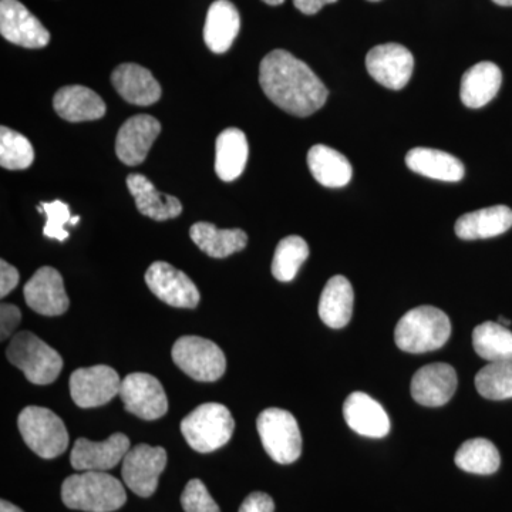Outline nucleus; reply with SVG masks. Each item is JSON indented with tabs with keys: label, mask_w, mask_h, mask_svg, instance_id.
<instances>
[{
	"label": "nucleus",
	"mask_w": 512,
	"mask_h": 512,
	"mask_svg": "<svg viewBox=\"0 0 512 512\" xmlns=\"http://www.w3.org/2000/svg\"><path fill=\"white\" fill-rule=\"evenodd\" d=\"M308 256L309 247L305 239L298 235L282 239L276 247L274 261H272V275L279 282L293 281Z\"/></svg>",
	"instance_id": "473e14b6"
},
{
	"label": "nucleus",
	"mask_w": 512,
	"mask_h": 512,
	"mask_svg": "<svg viewBox=\"0 0 512 512\" xmlns=\"http://www.w3.org/2000/svg\"><path fill=\"white\" fill-rule=\"evenodd\" d=\"M498 323H501V325L505 326V328H508V326L511 325V320L501 316L500 320H498Z\"/></svg>",
	"instance_id": "a18cd8bd"
},
{
	"label": "nucleus",
	"mask_w": 512,
	"mask_h": 512,
	"mask_svg": "<svg viewBox=\"0 0 512 512\" xmlns=\"http://www.w3.org/2000/svg\"><path fill=\"white\" fill-rule=\"evenodd\" d=\"M234 430V417L220 403L201 404L181 421L185 441L202 454L224 447L231 440Z\"/></svg>",
	"instance_id": "20e7f679"
},
{
	"label": "nucleus",
	"mask_w": 512,
	"mask_h": 512,
	"mask_svg": "<svg viewBox=\"0 0 512 512\" xmlns=\"http://www.w3.org/2000/svg\"><path fill=\"white\" fill-rule=\"evenodd\" d=\"M275 503L272 497L268 494L256 491V493L249 494L242 503L239 512H274Z\"/></svg>",
	"instance_id": "58836bf2"
},
{
	"label": "nucleus",
	"mask_w": 512,
	"mask_h": 512,
	"mask_svg": "<svg viewBox=\"0 0 512 512\" xmlns=\"http://www.w3.org/2000/svg\"><path fill=\"white\" fill-rule=\"evenodd\" d=\"M456 466L466 473L478 476H490L500 468L501 457L497 447L490 440L473 439L461 444L458 448Z\"/></svg>",
	"instance_id": "2f4dec72"
},
{
	"label": "nucleus",
	"mask_w": 512,
	"mask_h": 512,
	"mask_svg": "<svg viewBox=\"0 0 512 512\" xmlns=\"http://www.w3.org/2000/svg\"><path fill=\"white\" fill-rule=\"evenodd\" d=\"M25 299L30 309L43 316L63 315L70 305L62 275L52 266L37 269L25 286Z\"/></svg>",
	"instance_id": "dca6fc26"
},
{
	"label": "nucleus",
	"mask_w": 512,
	"mask_h": 512,
	"mask_svg": "<svg viewBox=\"0 0 512 512\" xmlns=\"http://www.w3.org/2000/svg\"><path fill=\"white\" fill-rule=\"evenodd\" d=\"M190 237L202 252L215 259L228 258L242 251L248 244L247 232L242 229H220L210 222L192 225Z\"/></svg>",
	"instance_id": "cd10ccee"
},
{
	"label": "nucleus",
	"mask_w": 512,
	"mask_h": 512,
	"mask_svg": "<svg viewBox=\"0 0 512 512\" xmlns=\"http://www.w3.org/2000/svg\"><path fill=\"white\" fill-rule=\"evenodd\" d=\"M119 396L127 412L143 420H158L168 412L163 384L147 373H131L124 377Z\"/></svg>",
	"instance_id": "9d476101"
},
{
	"label": "nucleus",
	"mask_w": 512,
	"mask_h": 512,
	"mask_svg": "<svg viewBox=\"0 0 512 512\" xmlns=\"http://www.w3.org/2000/svg\"><path fill=\"white\" fill-rule=\"evenodd\" d=\"M458 384L454 367L447 363H431L417 370L412 380V396L426 407H440L450 402Z\"/></svg>",
	"instance_id": "a211bd4d"
},
{
	"label": "nucleus",
	"mask_w": 512,
	"mask_h": 512,
	"mask_svg": "<svg viewBox=\"0 0 512 512\" xmlns=\"http://www.w3.org/2000/svg\"><path fill=\"white\" fill-rule=\"evenodd\" d=\"M503 83V73L495 63L481 62L464 73L460 97L468 109H481L497 96Z\"/></svg>",
	"instance_id": "b1692460"
},
{
	"label": "nucleus",
	"mask_w": 512,
	"mask_h": 512,
	"mask_svg": "<svg viewBox=\"0 0 512 512\" xmlns=\"http://www.w3.org/2000/svg\"><path fill=\"white\" fill-rule=\"evenodd\" d=\"M248 140L239 128L222 131L215 143V173L225 183L237 180L248 161Z\"/></svg>",
	"instance_id": "bb28decb"
},
{
	"label": "nucleus",
	"mask_w": 512,
	"mask_h": 512,
	"mask_svg": "<svg viewBox=\"0 0 512 512\" xmlns=\"http://www.w3.org/2000/svg\"><path fill=\"white\" fill-rule=\"evenodd\" d=\"M493 2L500 6H512V0H493Z\"/></svg>",
	"instance_id": "c03bdc74"
},
{
	"label": "nucleus",
	"mask_w": 512,
	"mask_h": 512,
	"mask_svg": "<svg viewBox=\"0 0 512 512\" xmlns=\"http://www.w3.org/2000/svg\"><path fill=\"white\" fill-rule=\"evenodd\" d=\"M131 444L126 434L114 433L104 441L79 439L74 443L70 463L77 471H107L124 460Z\"/></svg>",
	"instance_id": "2eb2a0df"
},
{
	"label": "nucleus",
	"mask_w": 512,
	"mask_h": 512,
	"mask_svg": "<svg viewBox=\"0 0 512 512\" xmlns=\"http://www.w3.org/2000/svg\"><path fill=\"white\" fill-rule=\"evenodd\" d=\"M79 221H80V217H79V215H77V217H74V218H72V220H70V224L76 225L77 222H79Z\"/></svg>",
	"instance_id": "49530a36"
},
{
	"label": "nucleus",
	"mask_w": 512,
	"mask_h": 512,
	"mask_svg": "<svg viewBox=\"0 0 512 512\" xmlns=\"http://www.w3.org/2000/svg\"><path fill=\"white\" fill-rule=\"evenodd\" d=\"M259 84L272 103L296 117L312 116L325 106L329 96L308 64L281 49L262 59Z\"/></svg>",
	"instance_id": "f257e3e1"
},
{
	"label": "nucleus",
	"mask_w": 512,
	"mask_h": 512,
	"mask_svg": "<svg viewBox=\"0 0 512 512\" xmlns=\"http://www.w3.org/2000/svg\"><path fill=\"white\" fill-rule=\"evenodd\" d=\"M119 373L109 366L82 367L70 376V394L80 409H93L111 402L120 393Z\"/></svg>",
	"instance_id": "9b49d317"
},
{
	"label": "nucleus",
	"mask_w": 512,
	"mask_h": 512,
	"mask_svg": "<svg viewBox=\"0 0 512 512\" xmlns=\"http://www.w3.org/2000/svg\"><path fill=\"white\" fill-rule=\"evenodd\" d=\"M127 187L136 200L137 210L151 220H174L183 212V204L177 197L158 191L144 175H128Z\"/></svg>",
	"instance_id": "412c9836"
},
{
	"label": "nucleus",
	"mask_w": 512,
	"mask_h": 512,
	"mask_svg": "<svg viewBox=\"0 0 512 512\" xmlns=\"http://www.w3.org/2000/svg\"><path fill=\"white\" fill-rule=\"evenodd\" d=\"M262 2H265L266 5L269 6H279L282 5V3L285 2V0H262Z\"/></svg>",
	"instance_id": "37998d69"
},
{
	"label": "nucleus",
	"mask_w": 512,
	"mask_h": 512,
	"mask_svg": "<svg viewBox=\"0 0 512 512\" xmlns=\"http://www.w3.org/2000/svg\"><path fill=\"white\" fill-rule=\"evenodd\" d=\"M40 212H45L47 221L45 228H43V234L45 237L50 239H57V241L63 242L69 238V232L64 229V225L72 220L70 217V208L66 202L63 201H52L42 202L37 207Z\"/></svg>",
	"instance_id": "c9c22d12"
},
{
	"label": "nucleus",
	"mask_w": 512,
	"mask_h": 512,
	"mask_svg": "<svg viewBox=\"0 0 512 512\" xmlns=\"http://www.w3.org/2000/svg\"><path fill=\"white\" fill-rule=\"evenodd\" d=\"M406 164L414 173L446 183H457L466 173L458 158L433 148H413L407 153Z\"/></svg>",
	"instance_id": "c85d7f7f"
},
{
	"label": "nucleus",
	"mask_w": 512,
	"mask_h": 512,
	"mask_svg": "<svg viewBox=\"0 0 512 512\" xmlns=\"http://www.w3.org/2000/svg\"><path fill=\"white\" fill-rule=\"evenodd\" d=\"M161 133L160 121L153 116L140 114L131 117L121 126L116 140V154L121 163L136 167L144 163L148 151Z\"/></svg>",
	"instance_id": "f3484780"
},
{
	"label": "nucleus",
	"mask_w": 512,
	"mask_h": 512,
	"mask_svg": "<svg viewBox=\"0 0 512 512\" xmlns=\"http://www.w3.org/2000/svg\"><path fill=\"white\" fill-rule=\"evenodd\" d=\"M111 83L127 103L151 106L161 99L160 83L146 67L136 63H124L111 73Z\"/></svg>",
	"instance_id": "aec40b11"
},
{
	"label": "nucleus",
	"mask_w": 512,
	"mask_h": 512,
	"mask_svg": "<svg viewBox=\"0 0 512 512\" xmlns=\"http://www.w3.org/2000/svg\"><path fill=\"white\" fill-rule=\"evenodd\" d=\"M353 302H355V293H353L352 284L345 276H333L320 295V319L329 328H345L352 319Z\"/></svg>",
	"instance_id": "a878e982"
},
{
	"label": "nucleus",
	"mask_w": 512,
	"mask_h": 512,
	"mask_svg": "<svg viewBox=\"0 0 512 512\" xmlns=\"http://www.w3.org/2000/svg\"><path fill=\"white\" fill-rule=\"evenodd\" d=\"M451 336L448 316L434 306H419L406 313L394 329L397 348L407 353H427L443 348Z\"/></svg>",
	"instance_id": "7ed1b4c3"
},
{
	"label": "nucleus",
	"mask_w": 512,
	"mask_h": 512,
	"mask_svg": "<svg viewBox=\"0 0 512 512\" xmlns=\"http://www.w3.org/2000/svg\"><path fill=\"white\" fill-rule=\"evenodd\" d=\"M22 313L12 303H3L0 306V336L6 340L18 328Z\"/></svg>",
	"instance_id": "4c0bfd02"
},
{
	"label": "nucleus",
	"mask_w": 512,
	"mask_h": 512,
	"mask_svg": "<svg viewBox=\"0 0 512 512\" xmlns=\"http://www.w3.org/2000/svg\"><path fill=\"white\" fill-rule=\"evenodd\" d=\"M335 2H338V0H293V5L303 15H316L323 6Z\"/></svg>",
	"instance_id": "a19ab883"
},
{
	"label": "nucleus",
	"mask_w": 512,
	"mask_h": 512,
	"mask_svg": "<svg viewBox=\"0 0 512 512\" xmlns=\"http://www.w3.org/2000/svg\"><path fill=\"white\" fill-rule=\"evenodd\" d=\"M366 67L377 83L390 90H402L412 77L414 57L399 43H386L367 53Z\"/></svg>",
	"instance_id": "4468645a"
},
{
	"label": "nucleus",
	"mask_w": 512,
	"mask_h": 512,
	"mask_svg": "<svg viewBox=\"0 0 512 512\" xmlns=\"http://www.w3.org/2000/svg\"><path fill=\"white\" fill-rule=\"evenodd\" d=\"M6 356L13 366L25 373L30 383L37 386L55 382L63 369V359L59 353L30 332L13 336Z\"/></svg>",
	"instance_id": "39448f33"
},
{
	"label": "nucleus",
	"mask_w": 512,
	"mask_h": 512,
	"mask_svg": "<svg viewBox=\"0 0 512 512\" xmlns=\"http://www.w3.org/2000/svg\"><path fill=\"white\" fill-rule=\"evenodd\" d=\"M256 429L266 453L276 463L292 464L301 457V430L291 413L282 409H266L259 414Z\"/></svg>",
	"instance_id": "0eeeda50"
},
{
	"label": "nucleus",
	"mask_w": 512,
	"mask_h": 512,
	"mask_svg": "<svg viewBox=\"0 0 512 512\" xmlns=\"http://www.w3.org/2000/svg\"><path fill=\"white\" fill-rule=\"evenodd\" d=\"M309 170L323 187L342 188L352 180V165L339 151L323 144L313 146L308 153Z\"/></svg>",
	"instance_id": "c756f323"
},
{
	"label": "nucleus",
	"mask_w": 512,
	"mask_h": 512,
	"mask_svg": "<svg viewBox=\"0 0 512 512\" xmlns=\"http://www.w3.org/2000/svg\"><path fill=\"white\" fill-rule=\"evenodd\" d=\"M19 284V272L15 266L6 261H0V296L5 298Z\"/></svg>",
	"instance_id": "ea45409f"
},
{
	"label": "nucleus",
	"mask_w": 512,
	"mask_h": 512,
	"mask_svg": "<svg viewBox=\"0 0 512 512\" xmlns=\"http://www.w3.org/2000/svg\"><path fill=\"white\" fill-rule=\"evenodd\" d=\"M477 392L488 400L512 399V363H490L476 376Z\"/></svg>",
	"instance_id": "f704fd0d"
},
{
	"label": "nucleus",
	"mask_w": 512,
	"mask_h": 512,
	"mask_svg": "<svg viewBox=\"0 0 512 512\" xmlns=\"http://www.w3.org/2000/svg\"><path fill=\"white\" fill-rule=\"evenodd\" d=\"M175 365L198 382H215L224 376L227 359L220 346L200 336H183L174 343Z\"/></svg>",
	"instance_id": "6e6552de"
},
{
	"label": "nucleus",
	"mask_w": 512,
	"mask_h": 512,
	"mask_svg": "<svg viewBox=\"0 0 512 512\" xmlns=\"http://www.w3.org/2000/svg\"><path fill=\"white\" fill-rule=\"evenodd\" d=\"M369 2H379V0H369Z\"/></svg>",
	"instance_id": "de8ad7c7"
},
{
	"label": "nucleus",
	"mask_w": 512,
	"mask_h": 512,
	"mask_svg": "<svg viewBox=\"0 0 512 512\" xmlns=\"http://www.w3.org/2000/svg\"><path fill=\"white\" fill-rule=\"evenodd\" d=\"M146 284L160 301L174 308L194 309L201 301L200 291L194 282L167 262H154L147 269Z\"/></svg>",
	"instance_id": "f8f14e48"
},
{
	"label": "nucleus",
	"mask_w": 512,
	"mask_h": 512,
	"mask_svg": "<svg viewBox=\"0 0 512 512\" xmlns=\"http://www.w3.org/2000/svg\"><path fill=\"white\" fill-rule=\"evenodd\" d=\"M62 500L72 510L113 512L126 504L127 494L116 477L103 471H83L64 480Z\"/></svg>",
	"instance_id": "f03ea898"
},
{
	"label": "nucleus",
	"mask_w": 512,
	"mask_h": 512,
	"mask_svg": "<svg viewBox=\"0 0 512 512\" xmlns=\"http://www.w3.org/2000/svg\"><path fill=\"white\" fill-rule=\"evenodd\" d=\"M477 355L490 363H512V333L501 323H481L473 330Z\"/></svg>",
	"instance_id": "7c9ffc66"
},
{
	"label": "nucleus",
	"mask_w": 512,
	"mask_h": 512,
	"mask_svg": "<svg viewBox=\"0 0 512 512\" xmlns=\"http://www.w3.org/2000/svg\"><path fill=\"white\" fill-rule=\"evenodd\" d=\"M343 416L350 429L370 439L386 437L392 427L382 404L362 392L352 393L346 399Z\"/></svg>",
	"instance_id": "6ab92c4d"
},
{
	"label": "nucleus",
	"mask_w": 512,
	"mask_h": 512,
	"mask_svg": "<svg viewBox=\"0 0 512 512\" xmlns=\"http://www.w3.org/2000/svg\"><path fill=\"white\" fill-rule=\"evenodd\" d=\"M167 466V451L163 447L138 444L130 448L123 460L124 483L140 497H151L156 493L158 478Z\"/></svg>",
	"instance_id": "1a4fd4ad"
},
{
	"label": "nucleus",
	"mask_w": 512,
	"mask_h": 512,
	"mask_svg": "<svg viewBox=\"0 0 512 512\" xmlns=\"http://www.w3.org/2000/svg\"><path fill=\"white\" fill-rule=\"evenodd\" d=\"M0 512H23L19 507L9 503V501L2 500L0 503Z\"/></svg>",
	"instance_id": "79ce46f5"
},
{
	"label": "nucleus",
	"mask_w": 512,
	"mask_h": 512,
	"mask_svg": "<svg viewBox=\"0 0 512 512\" xmlns=\"http://www.w3.org/2000/svg\"><path fill=\"white\" fill-rule=\"evenodd\" d=\"M18 426L23 440L37 456L56 458L69 446V433L63 420L45 407L29 406L19 414Z\"/></svg>",
	"instance_id": "423d86ee"
},
{
	"label": "nucleus",
	"mask_w": 512,
	"mask_h": 512,
	"mask_svg": "<svg viewBox=\"0 0 512 512\" xmlns=\"http://www.w3.org/2000/svg\"><path fill=\"white\" fill-rule=\"evenodd\" d=\"M0 33L26 49H42L50 42L49 30L19 0H0Z\"/></svg>",
	"instance_id": "ddd939ff"
},
{
	"label": "nucleus",
	"mask_w": 512,
	"mask_h": 512,
	"mask_svg": "<svg viewBox=\"0 0 512 512\" xmlns=\"http://www.w3.org/2000/svg\"><path fill=\"white\" fill-rule=\"evenodd\" d=\"M511 227V208L495 205V207L461 215L456 222V234L458 238L474 241V239L498 237Z\"/></svg>",
	"instance_id": "393cba45"
},
{
	"label": "nucleus",
	"mask_w": 512,
	"mask_h": 512,
	"mask_svg": "<svg viewBox=\"0 0 512 512\" xmlns=\"http://www.w3.org/2000/svg\"><path fill=\"white\" fill-rule=\"evenodd\" d=\"M35 160L32 143L10 128H0V165L6 170H26Z\"/></svg>",
	"instance_id": "72a5a7b5"
},
{
	"label": "nucleus",
	"mask_w": 512,
	"mask_h": 512,
	"mask_svg": "<svg viewBox=\"0 0 512 512\" xmlns=\"http://www.w3.org/2000/svg\"><path fill=\"white\" fill-rule=\"evenodd\" d=\"M181 505L185 512H221L205 484L197 478L185 485L184 493L181 495Z\"/></svg>",
	"instance_id": "e433bc0d"
},
{
	"label": "nucleus",
	"mask_w": 512,
	"mask_h": 512,
	"mask_svg": "<svg viewBox=\"0 0 512 512\" xmlns=\"http://www.w3.org/2000/svg\"><path fill=\"white\" fill-rule=\"evenodd\" d=\"M53 107L69 123L99 120L106 114V103L89 87L66 86L55 94Z\"/></svg>",
	"instance_id": "5701e85b"
},
{
	"label": "nucleus",
	"mask_w": 512,
	"mask_h": 512,
	"mask_svg": "<svg viewBox=\"0 0 512 512\" xmlns=\"http://www.w3.org/2000/svg\"><path fill=\"white\" fill-rule=\"evenodd\" d=\"M241 29V18L234 3L229 0H215L207 13L204 26L205 45L215 55H222L231 49Z\"/></svg>",
	"instance_id": "4be33fe9"
}]
</instances>
